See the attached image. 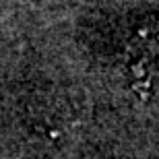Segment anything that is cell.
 I'll return each mask as SVG.
<instances>
[{"instance_id": "6da1fadb", "label": "cell", "mask_w": 159, "mask_h": 159, "mask_svg": "<svg viewBox=\"0 0 159 159\" xmlns=\"http://www.w3.org/2000/svg\"><path fill=\"white\" fill-rule=\"evenodd\" d=\"M130 58L132 68L141 70L143 77L159 70V25L151 23L143 27L130 43Z\"/></svg>"}]
</instances>
